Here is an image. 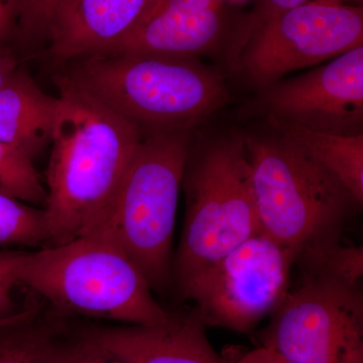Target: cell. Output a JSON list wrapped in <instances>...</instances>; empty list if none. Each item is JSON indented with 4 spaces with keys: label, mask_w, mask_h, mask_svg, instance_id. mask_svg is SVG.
Wrapping results in <instances>:
<instances>
[{
    "label": "cell",
    "mask_w": 363,
    "mask_h": 363,
    "mask_svg": "<svg viewBox=\"0 0 363 363\" xmlns=\"http://www.w3.org/2000/svg\"><path fill=\"white\" fill-rule=\"evenodd\" d=\"M233 363H296L291 362L288 358L284 357L277 351L269 350V348L262 347L257 348L245 353L240 358H238Z\"/></svg>",
    "instance_id": "obj_23"
},
{
    "label": "cell",
    "mask_w": 363,
    "mask_h": 363,
    "mask_svg": "<svg viewBox=\"0 0 363 363\" xmlns=\"http://www.w3.org/2000/svg\"><path fill=\"white\" fill-rule=\"evenodd\" d=\"M21 278L60 311L136 326L166 323V311L128 253L102 229L25 252Z\"/></svg>",
    "instance_id": "obj_3"
},
{
    "label": "cell",
    "mask_w": 363,
    "mask_h": 363,
    "mask_svg": "<svg viewBox=\"0 0 363 363\" xmlns=\"http://www.w3.org/2000/svg\"><path fill=\"white\" fill-rule=\"evenodd\" d=\"M190 130L143 135L113 209L97 228L128 253L152 289L162 290L173 278L174 229L191 150Z\"/></svg>",
    "instance_id": "obj_5"
},
{
    "label": "cell",
    "mask_w": 363,
    "mask_h": 363,
    "mask_svg": "<svg viewBox=\"0 0 363 363\" xmlns=\"http://www.w3.org/2000/svg\"><path fill=\"white\" fill-rule=\"evenodd\" d=\"M147 0H60L48 26L57 65L102 51L133 28Z\"/></svg>",
    "instance_id": "obj_13"
},
{
    "label": "cell",
    "mask_w": 363,
    "mask_h": 363,
    "mask_svg": "<svg viewBox=\"0 0 363 363\" xmlns=\"http://www.w3.org/2000/svg\"><path fill=\"white\" fill-rule=\"evenodd\" d=\"M260 233L295 250L342 233L358 205L331 173L285 138H245Z\"/></svg>",
    "instance_id": "obj_6"
},
{
    "label": "cell",
    "mask_w": 363,
    "mask_h": 363,
    "mask_svg": "<svg viewBox=\"0 0 363 363\" xmlns=\"http://www.w3.org/2000/svg\"><path fill=\"white\" fill-rule=\"evenodd\" d=\"M0 194L45 207L47 190L33 160L20 150L0 143Z\"/></svg>",
    "instance_id": "obj_18"
},
{
    "label": "cell",
    "mask_w": 363,
    "mask_h": 363,
    "mask_svg": "<svg viewBox=\"0 0 363 363\" xmlns=\"http://www.w3.org/2000/svg\"><path fill=\"white\" fill-rule=\"evenodd\" d=\"M308 1H310V0H267L269 13H267L266 20L274 16V14L302 6ZM352 1H358V0H352Z\"/></svg>",
    "instance_id": "obj_25"
},
{
    "label": "cell",
    "mask_w": 363,
    "mask_h": 363,
    "mask_svg": "<svg viewBox=\"0 0 363 363\" xmlns=\"http://www.w3.org/2000/svg\"><path fill=\"white\" fill-rule=\"evenodd\" d=\"M223 26L219 0H147L125 35L94 54L194 58L217 44Z\"/></svg>",
    "instance_id": "obj_11"
},
{
    "label": "cell",
    "mask_w": 363,
    "mask_h": 363,
    "mask_svg": "<svg viewBox=\"0 0 363 363\" xmlns=\"http://www.w3.org/2000/svg\"><path fill=\"white\" fill-rule=\"evenodd\" d=\"M281 138L321 164L347 189L358 205L363 202V135H338L272 121Z\"/></svg>",
    "instance_id": "obj_15"
},
{
    "label": "cell",
    "mask_w": 363,
    "mask_h": 363,
    "mask_svg": "<svg viewBox=\"0 0 363 363\" xmlns=\"http://www.w3.org/2000/svg\"><path fill=\"white\" fill-rule=\"evenodd\" d=\"M65 83L147 133L192 128L229 99L219 76L194 58L99 52L59 66Z\"/></svg>",
    "instance_id": "obj_2"
},
{
    "label": "cell",
    "mask_w": 363,
    "mask_h": 363,
    "mask_svg": "<svg viewBox=\"0 0 363 363\" xmlns=\"http://www.w3.org/2000/svg\"><path fill=\"white\" fill-rule=\"evenodd\" d=\"M54 83L60 105L45 171V247L104 225L143 138L138 126L84 93Z\"/></svg>",
    "instance_id": "obj_1"
},
{
    "label": "cell",
    "mask_w": 363,
    "mask_h": 363,
    "mask_svg": "<svg viewBox=\"0 0 363 363\" xmlns=\"http://www.w3.org/2000/svg\"><path fill=\"white\" fill-rule=\"evenodd\" d=\"M272 121L338 135L362 133L363 45L316 70L272 87Z\"/></svg>",
    "instance_id": "obj_10"
},
{
    "label": "cell",
    "mask_w": 363,
    "mask_h": 363,
    "mask_svg": "<svg viewBox=\"0 0 363 363\" xmlns=\"http://www.w3.org/2000/svg\"><path fill=\"white\" fill-rule=\"evenodd\" d=\"M298 269L297 284L262 332V346L296 363H363L362 283Z\"/></svg>",
    "instance_id": "obj_7"
},
{
    "label": "cell",
    "mask_w": 363,
    "mask_h": 363,
    "mask_svg": "<svg viewBox=\"0 0 363 363\" xmlns=\"http://www.w3.org/2000/svg\"><path fill=\"white\" fill-rule=\"evenodd\" d=\"M86 338L128 363H229L215 351L194 310L154 326L98 329Z\"/></svg>",
    "instance_id": "obj_12"
},
{
    "label": "cell",
    "mask_w": 363,
    "mask_h": 363,
    "mask_svg": "<svg viewBox=\"0 0 363 363\" xmlns=\"http://www.w3.org/2000/svg\"><path fill=\"white\" fill-rule=\"evenodd\" d=\"M186 213L173 277L179 292L224 255L260 233L245 138L219 140L189 155L183 183Z\"/></svg>",
    "instance_id": "obj_4"
},
{
    "label": "cell",
    "mask_w": 363,
    "mask_h": 363,
    "mask_svg": "<svg viewBox=\"0 0 363 363\" xmlns=\"http://www.w3.org/2000/svg\"><path fill=\"white\" fill-rule=\"evenodd\" d=\"M18 65V59L11 50L6 45H0V86Z\"/></svg>",
    "instance_id": "obj_24"
},
{
    "label": "cell",
    "mask_w": 363,
    "mask_h": 363,
    "mask_svg": "<svg viewBox=\"0 0 363 363\" xmlns=\"http://www.w3.org/2000/svg\"><path fill=\"white\" fill-rule=\"evenodd\" d=\"M52 363H128L86 338L68 347L55 346Z\"/></svg>",
    "instance_id": "obj_21"
},
{
    "label": "cell",
    "mask_w": 363,
    "mask_h": 363,
    "mask_svg": "<svg viewBox=\"0 0 363 363\" xmlns=\"http://www.w3.org/2000/svg\"><path fill=\"white\" fill-rule=\"evenodd\" d=\"M362 45V6L310 0L264 21L245 49L243 68L255 83L269 86Z\"/></svg>",
    "instance_id": "obj_9"
},
{
    "label": "cell",
    "mask_w": 363,
    "mask_h": 363,
    "mask_svg": "<svg viewBox=\"0 0 363 363\" xmlns=\"http://www.w3.org/2000/svg\"><path fill=\"white\" fill-rule=\"evenodd\" d=\"M60 0H25L20 23L23 40L45 38L52 14Z\"/></svg>",
    "instance_id": "obj_20"
},
{
    "label": "cell",
    "mask_w": 363,
    "mask_h": 363,
    "mask_svg": "<svg viewBox=\"0 0 363 363\" xmlns=\"http://www.w3.org/2000/svg\"><path fill=\"white\" fill-rule=\"evenodd\" d=\"M55 345L28 323L0 328V363H52Z\"/></svg>",
    "instance_id": "obj_19"
},
{
    "label": "cell",
    "mask_w": 363,
    "mask_h": 363,
    "mask_svg": "<svg viewBox=\"0 0 363 363\" xmlns=\"http://www.w3.org/2000/svg\"><path fill=\"white\" fill-rule=\"evenodd\" d=\"M26 250H0V328L28 323L35 314V293L21 278Z\"/></svg>",
    "instance_id": "obj_16"
},
{
    "label": "cell",
    "mask_w": 363,
    "mask_h": 363,
    "mask_svg": "<svg viewBox=\"0 0 363 363\" xmlns=\"http://www.w3.org/2000/svg\"><path fill=\"white\" fill-rule=\"evenodd\" d=\"M25 0H0V45H6V40L13 32L14 26L20 23Z\"/></svg>",
    "instance_id": "obj_22"
},
{
    "label": "cell",
    "mask_w": 363,
    "mask_h": 363,
    "mask_svg": "<svg viewBox=\"0 0 363 363\" xmlns=\"http://www.w3.org/2000/svg\"><path fill=\"white\" fill-rule=\"evenodd\" d=\"M297 257L260 233L198 274L180 294L194 302L205 326L247 333L283 302Z\"/></svg>",
    "instance_id": "obj_8"
},
{
    "label": "cell",
    "mask_w": 363,
    "mask_h": 363,
    "mask_svg": "<svg viewBox=\"0 0 363 363\" xmlns=\"http://www.w3.org/2000/svg\"><path fill=\"white\" fill-rule=\"evenodd\" d=\"M59 105L18 65L0 86V143L35 160L52 143Z\"/></svg>",
    "instance_id": "obj_14"
},
{
    "label": "cell",
    "mask_w": 363,
    "mask_h": 363,
    "mask_svg": "<svg viewBox=\"0 0 363 363\" xmlns=\"http://www.w3.org/2000/svg\"><path fill=\"white\" fill-rule=\"evenodd\" d=\"M47 241L44 209L0 194V247H45Z\"/></svg>",
    "instance_id": "obj_17"
}]
</instances>
